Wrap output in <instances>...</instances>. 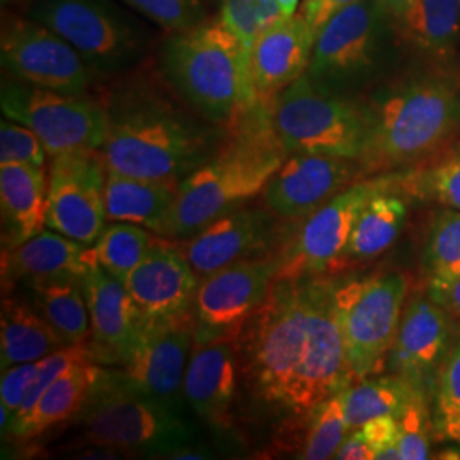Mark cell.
Here are the masks:
<instances>
[{
	"label": "cell",
	"instance_id": "3957f363",
	"mask_svg": "<svg viewBox=\"0 0 460 460\" xmlns=\"http://www.w3.org/2000/svg\"><path fill=\"white\" fill-rule=\"evenodd\" d=\"M226 130L214 157L178 182L163 237L186 241L220 215L258 197L288 155L271 123V102L258 101Z\"/></svg>",
	"mask_w": 460,
	"mask_h": 460
},
{
	"label": "cell",
	"instance_id": "cb8c5ba5",
	"mask_svg": "<svg viewBox=\"0 0 460 460\" xmlns=\"http://www.w3.org/2000/svg\"><path fill=\"white\" fill-rule=\"evenodd\" d=\"M96 263L93 246H85L55 230L45 229L24 244L2 251V281L83 279Z\"/></svg>",
	"mask_w": 460,
	"mask_h": 460
},
{
	"label": "cell",
	"instance_id": "7bdbcfd3",
	"mask_svg": "<svg viewBox=\"0 0 460 460\" xmlns=\"http://www.w3.org/2000/svg\"><path fill=\"white\" fill-rule=\"evenodd\" d=\"M38 370H40V360L17 363V365L2 370L0 404L13 412V416H16L22 401L26 399L28 391L33 385L34 378L38 376Z\"/></svg>",
	"mask_w": 460,
	"mask_h": 460
},
{
	"label": "cell",
	"instance_id": "d6a6232c",
	"mask_svg": "<svg viewBox=\"0 0 460 460\" xmlns=\"http://www.w3.org/2000/svg\"><path fill=\"white\" fill-rule=\"evenodd\" d=\"M150 232L152 230L135 224L111 222L93 244L96 263L108 275L125 283L155 241Z\"/></svg>",
	"mask_w": 460,
	"mask_h": 460
},
{
	"label": "cell",
	"instance_id": "d6986e66",
	"mask_svg": "<svg viewBox=\"0 0 460 460\" xmlns=\"http://www.w3.org/2000/svg\"><path fill=\"white\" fill-rule=\"evenodd\" d=\"M84 296L91 319L89 348L94 362L121 367L128 360L138 336V313L125 283L108 275L98 263L83 277Z\"/></svg>",
	"mask_w": 460,
	"mask_h": 460
},
{
	"label": "cell",
	"instance_id": "603a6c76",
	"mask_svg": "<svg viewBox=\"0 0 460 460\" xmlns=\"http://www.w3.org/2000/svg\"><path fill=\"white\" fill-rule=\"evenodd\" d=\"M235 338L195 343L182 382L186 404L201 421L218 429L230 427L237 393L241 368Z\"/></svg>",
	"mask_w": 460,
	"mask_h": 460
},
{
	"label": "cell",
	"instance_id": "44dd1931",
	"mask_svg": "<svg viewBox=\"0 0 460 460\" xmlns=\"http://www.w3.org/2000/svg\"><path fill=\"white\" fill-rule=\"evenodd\" d=\"M317 33L296 13L283 17L256 36L249 51V70L256 98L273 102L283 89L300 79L311 64Z\"/></svg>",
	"mask_w": 460,
	"mask_h": 460
},
{
	"label": "cell",
	"instance_id": "277c9868",
	"mask_svg": "<svg viewBox=\"0 0 460 460\" xmlns=\"http://www.w3.org/2000/svg\"><path fill=\"white\" fill-rule=\"evenodd\" d=\"M165 83L199 116L227 127L256 104L249 53L220 17L167 33L159 49Z\"/></svg>",
	"mask_w": 460,
	"mask_h": 460
},
{
	"label": "cell",
	"instance_id": "ffe728a7",
	"mask_svg": "<svg viewBox=\"0 0 460 460\" xmlns=\"http://www.w3.org/2000/svg\"><path fill=\"white\" fill-rule=\"evenodd\" d=\"M199 277L180 244L155 237L142 263L125 287L144 317H172L190 313L197 296Z\"/></svg>",
	"mask_w": 460,
	"mask_h": 460
},
{
	"label": "cell",
	"instance_id": "e575fe53",
	"mask_svg": "<svg viewBox=\"0 0 460 460\" xmlns=\"http://www.w3.org/2000/svg\"><path fill=\"white\" fill-rule=\"evenodd\" d=\"M433 385V429L438 440L460 442V340L448 348Z\"/></svg>",
	"mask_w": 460,
	"mask_h": 460
},
{
	"label": "cell",
	"instance_id": "30bf717a",
	"mask_svg": "<svg viewBox=\"0 0 460 460\" xmlns=\"http://www.w3.org/2000/svg\"><path fill=\"white\" fill-rule=\"evenodd\" d=\"M0 106L5 118L38 135L49 157L101 150L106 142V104L87 94H66L9 77L2 81Z\"/></svg>",
	"mask_w": 460,
	"mask_h": 460
},
{
	"label": "cell",
	"instance_id": "681fc988",
	"mask_svg": "<svg viewBox=\"0 0 460 460\" xmlns=\"http://www.w3.org/2000/svg\"><path fill=\"white\" fill-rule=\"evenodd\" d=\"M279 2V9L283 13V16L290 17L296 14V7L300 0H277Z\"/></svg>",
	"mask_w": 460,
	"mask_h": 460
},
{
	"label": "cell",
	"instance_id": "e0dca14e",
	"mask_svg": "<svg viewBox=\"0 0 460 460\" xmlns=\"http://www.w3.org/2000/svg\"><path fill=\"white\" fill-rule=\"evenodd\" d=\"M362 174V165L353 159L324 154H288L264 186V205L279 218H307Z\"/></svg>",
	"mask_w": 460,
	"mask_h": 460
},
{
	"label": "cell",
	"instance_id": "60d3db41",
	"mask_svg": "<svg viewBox=\"0 0 460 460\" xmlns=\"http://www.w3.org/2000/svg\"><path fill=\"white\" fill-rule=\"evenodd\" d=\"M427 182L433 197L447 207L460 210V147L433 165Z\"/></svg>",
	"mask_w": 460,
	"mask_h": 460
},
{
	"label": "cell",
	"instance_id": "7c38bea8",
	"mask_svg": "<svg viewBox=\"0 0 460 460\" xmlns=\"http://www.w3.org/2000/svg\"><path fill=\"white\" fill-rule=\"evenodd\" d=\"M279 256H258L229 264L199 279L193 302L195 343L235 338L270 294Z\"/></svg>",
	"mask_w": 460,
	"mask_h": 460
},
{
	"label": "cell",
	"instance_id": "836d02e7",
	"mask_svg": "<svg viewBox=\"0 0 460 460\" xmlns=\"http://www.w3.org/2000/svg\"><path fill=\"white\" fill-rule=\"evenodd\" d=\"M302 416L305 431L296 457L304 460L334 459L349 431L341 393L324 399Z\"/></svg>",
	"mask_w": 460,
	"mask_h": 460
},
{
	"label": "cell",
	"instance_id": "ba28073f",
	"mask_svg": "<svg viewBox=\"0 0 460 460\" xmlns=\"http://www.w3.org/2000/svg\"><path fill=\"white\" fill-rule=\"evenodd\" d=\"M271 123L287 154H324L360 161L368 137L367 104L304 74L271 102Z\"/></svg>",
	"mask_w": 460,
	"mask_h": 460
},
{
	"label": "cell",
	"instance_id": "4dcf8cb0",
	"mask_svg": "<svg viewBox=\"0 0 460 460\" xmlns=\"http://www.w3.org/2000/svg\"><path fill=\"white\" fill-rule=\"evenodd\" d=\"M385 186L370 198L351 234L346 261H368L394 244L406 224L408 205L401 197L387 193Z\"/></svg>",
	"mask_w": 460,
	"mask_h": 460
},
{
	"label": "cell",
	"instance_id": "2e32d148",
	"mask_svg": "<svg viewBox=\"0 0 460 460\" xmlns=\"http://www.w3.org/2000/svg\"><path fill=\"white\" fill-rule=\"evenodd\" d=\"M193 345V311L172 317L142 315L137 341L119 374L144 394L182 410V382Z\"/></svg>",
	"mask_w": 460,
	"mask_h": 460
},
{
	"label": "cell",
	"instance_id": "8992f818",
	"mask_svg": "<svg viewBox=\"0 0 460 460\" xmlns=\"http://www.w3.org/2000/svg\"><path fill=\"white\" fill-rule=\"evenodd\" d=\"M79 416L84 442L115 454L171 459L195 442V428L182 410L135 389L119 370H101Z\"/></svg>",
	"mask_w": 460,
	"mask_h": 460
},
{
	"label": "cell",
	"instance_id": "f1b7e54d",
	"mask_svg": "<svg viewBox=\"0 0 460 460\" xmlns=\"http://www.w3.org/2000/svg\"><path fill=\"white\" fill-rule=\"evenodd\" d=\"M393 31L418 53L447 58L459 40L460 0H414Z\"/></svg>",
	"mask_w": 460,
	"mask_h": 460
},
{
	"label": "cell",
	"instance_id": "5b68a950",
	"mask_svg": "<svg viewBox=\"0 0 460 460\" xmlns=\"http://www.w3.org/2000/svg\"><path fill=\"white\" fill-rule=\"evenodd\" d=\"M363 174H378L442 147L460 125L459 91L442 79H414L380 93L370 104Z\"/></svg>",
	"mask_w": 460,
	"mask_h": 460
},
{
	"label": "cell",
	"instance_id": "d4e9b609",
	"mask_svg": "<svg viewBox=\"0 0 460 460\" xmlns=\"http://www.w3.org/2000/svg\"><path fill=\"white\" fill-rule=\"evenodd\" d=\"M49 172L28 164L0 165L2 251L24 244L47 227Z\"/></svg>",
	"mask_w": 460,
	"mask_h": 460
},
{
	"label": "cell",
	"instance_id": "c3c4849f",
	"mask_svg": "<svg viewBox=\"0 0 460 460\" xmlns=\"http://www.w3.org/2000/svg\"><path fill=\"white\" fill-rule=\"evenodd\" d=\"M323 4H324V0H302V4H300V14L311 22V26H313L314 21H315L317 13H319V9H321ZM314 31H315V30H314Z\"/></svg>",
	"mask_w": 460,
	"mask_h": 460
},
{
	"label": "cell",
	"instance_id": "f546056e",
	"mask_svg": "<svg viewBox=\"0 0 460 460\" xmlns=\"http://www.w3.org/2000/svg\"><path fill=\"white\" fill-rule=\"evenodd\" d=\"M33 305L64 345H84L91 336V319L83 279H43L28 281Z\"/></svg>",
	"mask_w": 460,
	"mask_h": 460
},
{
	"label": "cell",
	"instance_id": "1f68e13d",
	"mask_svg": "<svg viewBox=\"0 0 460 460\" xmlns=\"http://www.w3.org/2000/svg\"><path fill=\"white\" fill-rule=\"evenodd\" d=\"M423 393V389L397 374L355 382L341 393L348 427L357 429L368 420L384 414L399 418L412 399Z\"/></svg>",
	"mask_w": 460,
	"mask_h": 460
},
{
	"label": "cell",
	"instance_id": "6da1fadb",
	"mask_svg": "<svg viewBox=\"0 0 460 460\" xmlns=\"http://www.w3.org/2000/svg\"><path fill=\"white\" fill-rule=\"evenodd\" d=\"M334 288L321 277H277L237 334L239 368L266 408L302 416L355 384Z\"/></svg>",
	"mask_w": 460,
	"mask_h": 460
},
{
	"label": "cell",
	"instance_id": "ab89813d",
	"mask_svg": "<svg viewBox=\"0 0 460 460\" xmlns=\"http://www.w3.org/2000/svg\"><path fill=\"white\" fill-rule=\"evenodd\" d=\"M47 150L38 135L11 118L0 123V165L28 164L45 167Z\"/></svg>",
	"mask_w": 460,
	"mask_h": 460
},
{
	"label": "cell",
	"instance_id": "83f0119b",
	"mask_svg": "<svg viewBox=\"0 0 460 460\" xmlns=\"http://www.w3.org/2000/svg\"><path fill=\"white\" fill-rule=\"evenodd\" d=\"M64 341L33 304L16 296L2 298L0 367L38 362L64 348Z\"/></svg>",
	"mask_w": 460,
	"mask_h": 460
},
{
	"label": "cell",
	"instance_id": "74e56055",
	"mask_svg": "<svg viewBox=\"0 0 460 460\" xmlns=\"http://www.w3.org/2000/svg\"><path fill=\"white\" fill-rule=\"evenodd\" d=\"M167 33L191 28L208 17L205 0H123Z\"/></svg>",
	"mask_w": 460,
	"mask_h": 460
},
{
	"label": "cell",
	"instance_id": "d590c367",
	"mask_svg": "<svg viewBox=\"0 0 460 460\" xmlns=\"http://www.w3.org/2000/svg\"><path fill=\"white\" fill-rule=\"evenodd\" d=\"M423 263L429 279L460 277V210H442L435 217Z\"/></svg>",
	"mask_w": 460,
	"mask_h": 460
},
{
	"label": "cell",
	"instance_id": "9a60e30c",
	"mask_svg": "<svg viewBox=\"0 0 460 460\" xmlns=\"http://www.w3.org/2000/svg\"><path fill=\"white\" fill-rule=\"evenodd\" d=\"M0 60L17 81L66 94H87L96 79L62 36L28 16L4 24Z\"/></svg>",
	"mask_w": 460,
	"mask_h": 460
},
{
	"label": "cell",
	"instance_id": "9c48e42d",
	"mask_svg": "<svg viewBox=\"0 0 460 460\" xmlns=\"http://www.w3.org/2000/svg\"><path fill=\"white\" fill-rule=\"evenodd\" d=\"M406 292L408 279L401 273L336 283V317L355 382L387 367Z\"/></svg>",
	"mask_w": 460,
	"mask_h": 460
},
{
	"label": "cell",
	"instance_id": "8fae6325",
	"mask_svg": "<svg viewBox=\"0 0 460 460\" xmlns=\"http://www.w3.org/2000/svg\"><path fill=\"white\" fill-rule=\"evenodd\" d=\"M391 31L377 0H357L319 30L305 74L314 83L343 94L376 72Z\"/></svg>",
	"mask_w": 460,
	"mask_h": 460
},
{
	"label": "cell",
	"instance_id": "ee69618b",
	"mask_svg": "<svg viewBox=\"0 0 460 460\" xmlns=\"http://www.w3.org/2000/svg\"><path fill=\"white\" fill-rule=\"evenodd\" d=\"M428 296L440 304L448 313L460 315V277L457 279H431Z\"/></svg>",
	"mask_w": 460,
	"mask_h": 460
},
{
	"label": "cell",
	"instance_id": "ac0fdd59",
	"mask_svg": "<svg viewBox=\"0 0 460 460\" xmlns=\"http://www.w3.org/2000/svg\"><path fill=\"white\" fill-rule=\"evenodd\" d=\"M277 215L266 208H234L181 241L182 252L203 279L232 263L266 256L277 232Z\"/></svg>",
	"mask_w": 460,
	"mask_h": 460
},
{
	"label": "cell",
	"instance_id": "7a4b0ae2",
	"mask_svg": "<svg viewBox=\"0 0 460 460\" xmlns=\"http://www.w3.org/2000/svg\"><path fill=\"white\" fill-rule=\"evenodd\" d=\"M106 167L133 178L180 182L222 147L227 130L188 113L155 84L130 79L106 102Z\"/></svg>",
	"mask_w": 460,
	"mask_h": 460
},
{
	"label": "cell",
	"instance_id": "4316f807",
	"mask_svg": "<svg viewBox=\"0 0 460 460\" xmlns=\"http://www.w3.org/2000/svg\"><path fill=\"white\" fill-rule=\"evenodd\" d=\"M101 370L102 368L93 360L72 365L40 395L31 411L13 423L9 435L17 440H31L49 431V428L75 418L83 411Z\"/></svg>",
	"mask_w": 460,
	"mask_h": 460
},
{
	"label": "cell",
	"instance_id": "52a82bcc",
	"mask_svg": "<svg viewBox=\"0 0 460 460\" xmlns=\"http://www.w3.org/2000/svg\"><path fill=\"white\" fill-rule=\"evenodd\" d=\"M26 16L62 36L96 79L128 74L150 49L146 26L115 0H31Z\"/></svg>",
	"mask_w": 460,
	"mask_h": 460
},
{
	"label": "cell",
	"instance_id": "8d00e7d4",
	"mask_svg": "<svg viewBox=\"0 0 460 460\" xmlns=\"http://www.w3.org/2000/svg\"><path fill=\"white\" fill-rule=\"evenodd\" d=\"M215 16L243 41L247 53L256 36L283 19L277 0H212Z\"/></svg>",
	"mask_w": 460,
	"mask_h": 460
},
{
	"label": "cell",
	"instance_id": "4fadbf2b",
	"mask_svg": "<svg viewBox=\"0 0 460 460\" xmlns=\"http://www.w3.org/2000/svg\"><path fill=\"white\" fill-rule=\"evenodd\" d=\"M385 186V178L353 182L304 218L294 241L279 256V277H319L345 264L358 217L370 198Z\"/></svg>",
	"mask_w": 460,
	"mask_h": 460
},
{
	"label": "cell",
	"instance_id": "bcb514c9",
	"mask_svg": "<svg viewBox=\"0 0 460 460\" xmlns=\"http://www.w3.org/2000/svg\"><path fill=\"white\" fill-rule=\"evenodd\" d=\"M378 9L384 14V17L394 24L397 19H401L402 14L411 7L414 0H377Z\"/></svg>",
	"mask_w": 460,
	"mask_h": 460
},
{
	"label": "cell",
	"instance_id": "f35d334b",
	"mask_svg": "<svg viewBox=\"0 0 460 460\" xmlns=\"http://www.w3.org/2000/svg\"><path fill=\"white\" fill-rule=\"evenodd\" d=\"M429 412L427 395L414 397L399 414V460L429 459Z\"/></svg>",
	"mask_w": 460,
	"mask_h": 460
},
{
	"label": "cell",
	"instance_id": "b9f144b4",
	"mask_svg": "<svg viewBox=\"0 0 460 460\" xmlns=\"http://www.w3.org/2000/svg\"><path fill=\"white\" fill-rule=\"evenodd\" d=\"M357 429L372 448L376 460H399V423L395 416L372 418Z\"/></svg>",
	"mask_w": 460,
	"mask_h": 460
},
{
	"label": "cell",
	"instance_id": "f6af8a7d",
	"mask_svg": "<svg viewBox=\"0 0 460 460\" xmlns=\"http://www.w3.org/2000/svg\"><path fill=\"white\" fill-rule=\"evenodd\" d=\"M338 460H376V456L372 452V448L363 440L362 435L358 433V429H353L351 435H348L345 442L340 447V450L336 452Z\"/></svg>",
	"mask_w": 460,
	"mask_h": 460
},
{
	"label": "cell",
	"instance_id": "f907efd6",
	"mask_svg": "<svg viewBox=\"0 0 460 460\" xmlns=\"http://www.w3.org/2000/svg\"><path fill=\"white\" fill-rule=\"evenodd\" d=\"M16 2H22V0H2L4 5H11V4H16Z\"/></svg>",
	"mask_w": 460,
	"mask_h": 460
},
{
	"label": "cell",
	"instance_id": "484cf974",
	"mask_svg": "<svg viewBox=\"0 0 460 460\" xmlns=\"http://www.w3.org/2000/svg\"><path fill=\"white\" fill-rule=\"evenodd\" d=\"M178 182L133 178L108 169L104 207L108 222H125L163 235Z\"/></svg>",
	"mask_w": 460,
	"mask_h": 460
},
{
	"label": "cell",
	"instance_id": "7dc6e473",
	"mask_svg": "<svg viewBox=\"0 0 460 460\" xmlns=\"http://www.w3.org/2000/svg\"><path fill=\"white\" fill-rule=\"evenodd\" d=\"M357 0H324V4L321 5L317 17L314 21L313 28L315 33H319V30L324 26V22L328 21L329 17L334 16L336 13H340L341 9H345L346 5L353 4Z\"/></svg>",
	"mask_w": 460,
	"mask_h": 460
},
{
	"label": "cell",
	"instance_id": "7402d4cb",
	"mask_svg": "<svg viewBox=\"0 0 460 460\" xmlns=\"http://www.w3.org/2000/svg\"><path fill=\"white\" fill-rule=\"evenodd\" d=\"M450 331L447 309L431 296H414L401 317L387 367L425 391L450 348Z\"/></svg>",
	"mask_w": 460,
	"mask_h": 460
},
{
	"label": "cell",
	"instance_id": "5bb4252c",
	"mask_svg": "<svg viewBox=\"0 0 460 460\" xmlns=\"http://www.w3.org/2000/svg\"><path fill=\"white\" fill-rule=\"evenodd\" d=\"M108 167L101 150L68 152L51 157L47 229L93 246L106 227Z\"/></svg>",
	"mask_w": 460,
	"mask_h": 460
}]
</instances>
